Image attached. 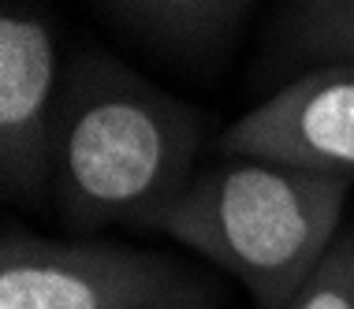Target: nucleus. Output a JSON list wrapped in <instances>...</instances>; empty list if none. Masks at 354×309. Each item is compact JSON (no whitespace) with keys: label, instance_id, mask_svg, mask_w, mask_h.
Segmentation results:
<instances>
[{"label":"nucleus","instance_id":"1","mask_svg":"<svg viewBox=\"0 0 354 309\" xmlns=\"http://www.w3.org/2000/svg\"><path fill=\"white\" fill-rule=\"evenodd\" d=\"M202 115L104 53L64 71L49 194L71 227L146 224L198 176Z\"/></svg>","mask_w":354,"mask_h":309},{"label":"nucleus","instance_id":"2","mask_svg":"<svg viewBox=\"0 0 354 309\" xmlns=\"http://www.w3.org/2000/svg\"><path fill=\"white\" fill-rule=\"evenodd\" d=\"M347 194L343 179L224 157L198 171L153 227L232 272L254 309H287L339 238Z\"/></svg>","mask_w":354,"mask_h":309},{"label":"nucleus","instance_id":"3","mask_svg":"<svg viewBox=\"0 0 354 309\" xmlns=\"http://www.w3.org/2000/svg\"><path fill=\"white\" fill-rule=\"evenodd\" d=\"M187 287L179 265L157 250L4 227L0 309H146Z\"/></svg>","mask_w":354,"mask_h":309},{"label":"nucleus","instance_id":"4","mask_svg":"<svg viewBox=\"0 0 354 309\" xmlns=\"http://www.w3.org/2000/svg\"><path fill=\"white\" fill-rule=\"evenodd\" d=\"M224 157L354 182V64H317L220 134Z\"/></svg>","mask_w":354,"mask_h":309},{"label":"nucleus","instance_id":"5","mask_svg":"<svg viewBox=\"0 0 354 309\" xmlns=\"http://www.w3.org/2000/svg\"><path fill=\"white\" fill-rule=\"evenodd\" d=\"M64 71L56 34L34 12L8 8L0 19V182L15 201L53 187V146Z\"/></svg>","mask_w":354,"mask_h":309},{"label":"nucleus","instance_id":"6","mask_svg":"<svg viewBox=\"0 0 354 309\" xmlns=\"http://www.w3.org/2000/svg\"><path fill=\"white\" fill-rule=\"evenodd\" d=\"M131 34L171 53H202L224 41L254 0H97Z\"/></svg>","mask_w":354,"mask_h":309},{"label":"nucleus","instance_id":"7","mask_svg":"<svg viewBox=\"0 0 354 309\" xmlns=\"http://www.w3.org/2000/svg\"><path fill=\"white\" fill-rule=\"evenodd\" d=\"M280 45L299 60L354 64V0H291L280 19Z\"/></svg>","mask_w":354,"mask_h":309},{"label":"nucleus","instance_id":"8","mask_svg":"<svg viewBox=\"0 0 354 309\" xmlns=\"http://www.w3.org/2000/svg\"><path fill=\"white\" fill-rule=\"evenodd\" d=\"M287 309H354V227L332 243L328 257Z\"/></svg>","mask_w":354,"mask_h":309},{"label":"nucleus","instance_id":"9","mask_svg":"<svg viewBox=\"0 0 354 309\" xmlns=\"http://www.w3.org/2000/svg\"><path fill=\"white\" fill-rule=\"evenodd\" d=\"M146 309H213V306H205L202 294H198L194 287H187V291H176V294L160 298V302H153Z\"/></svg>","mask_w":354,"mask_h":309}]
</instances>
